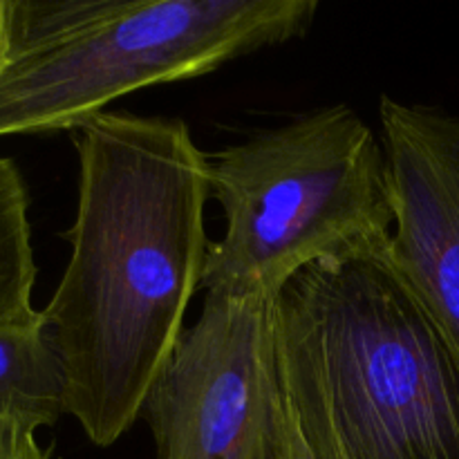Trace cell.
I'll return each instance as SVG.
<instances>
[{
	"label": "cell",
	"instance_id": "6da1fadb",
	"mask_svg": "<svg viewBox=\"0 0 459 459\" xmlns=\"http://www.w3.org/2000/svg\"><path fill=\"white\" fill-rule=\"evenodd\" d=\"M72 254L43 309L67 415L108 448L142 415L202 287L209 155L179 117L103 112L74 130Z\"/></svg>",
	"mask_w": 459,
	"mask_h": 459
},
{
	"label": "cell",
	"instance_id": "8992f818",
	"mask_svg": "<svg viewBox=\"0 0 459 459\" xmlns=\"http://www.w3.org/2000/svg\"><path fill=\"white\" fill-rule=\"evenodd\" d=\"M394 229L388 255L459 354V117L379 101Z\"/></svg>",
	"mask_w": 459,
	"mask_h": 459
},
{
	"label": "cell",
	"instance_id": "9c48e42d",
	"mask_svg": "<svg viewBox=\"0 0 459 459\" xmlns=\"http://www.w3.org/2000/svg\"><path fill=\"white\" fill-rule=\"evenodd\" d=\"M0 459H49V451H43L36 442V429L0 417Z\"/></svg>",
	"mask_w": 459,
	"mask_h": 459
},
{
	"label": "cell",
	"instance_id": "7c38bea8",
	"mask_svg": "<svg viewBox=\"0 0 459 459\" xmlns=\"http://www.w3.org/2000/svg\"><path fill=\"white\" fill-rule=\"evenodd\" d=\"M269 459H281V442H278V448L272 453V455H269Z\"/></svg>",
	"mask_w": 459,
	"mask_h": 459
},
{
	"label": "cell",
	"instance_id": "ba28073f",
	"mask_svg": "<svg viewBox=\"0 0 459 459\" xmlns=\"http://www.w3.org/2000/svg\"><path fill=\"white\" fill-rule=\"evenodd\" d=\"M27 186L0 195V323L31 316L36 282Z\"/></svg>",
	"mask_w": 459,
	"mask_h": 459
},
{
	"label": "cell",
	"instance_id": "30bf717a",
	"mask_svg": "<svg viewBox=\"0 0 459 459\" xmlns=\"http://www.w3.org/2000/svg\"><path fill=\"white\" fill-rule=\"evenodd\" d=\"M281 459H334L325 448H321L316 442L300 433L294 417L285 408V402H282L281 417Z\"/></svg>",
	"mask_w": 459,
	"mask_h": 459
},
{
	"label": "cell",
	"instance_id": "277c9868",
	"mask_svg": "<svg viewBox=\"0 0 459 459\" xmlns=\"http://www.w3.org/2000/svg\"><path fill=\"white\" fill-rule=\"evenodd\" d=\"M224 236L206 294L281 296L303 269L388 251L394 229L384 143L345 103L318 108L209 155Z\"/></svg>",
	"mask_w": 459,
	"mask_h": 459
},
{
	"label": "cell",
	"instance_id": "52a82bcc",
	"mask_svg": "<svg viewBox=\"0 0 459 459\" xmlns=\"http://www.w3.org/2000/svg\"><path fill=\"white\" fill-rule=\"evenodd\" d=\"M67 415L65 370L40 312L0 323V417L39 430Z\"/></svg>",
	"mask_w": 459,
	"mask_h": 459
},
{
	"label": "cell",
	"instance_id": "5b68a950",
	"mask_svg": "<svg viewBox=\"0 0 459 459\" xmlns=\"http://www.w3.org/2000/svg\"><path fill=\"white\" fill-rule=\"evenodd\" d=\"M278 296L206 294L142 406L157 459H269L281 442Z\"/></svg>",
	"mask_w": 459,
	"mask_h": 459
},
{
	"label": "cell",
	"instance_id": "7a4b0ae2",
	"mask_svg": "<svg viewBox=\"0 0 459 459\" xmlns=\"http://www.w3.org/2000/svg\"><path fill=\"white\" fill-rule=\"evenodd\" d=\"M276 316L305 437L334 459H459V354L388 251L303 269Z\"/></svg>",
	"mask_w": 459,
	"mask_h": 459
},
{
	"label": "cell",
	"instance_id": "8fae6325",
	"mask_svg": "<svg viewBox=\"0 0 459 459\" xmlns=\"http://www.w3.org/2000/svg\"><path fill=\"white\" fill-rule=\"evenodd\" d=\"M22 186H25V179H22L18 166L12 160H7V157H0V195Z\"/></svg>",
	"mask_w": 459,
	"mask_h": 459
},
{
	"label": "cell",
	"instance_id": "3957f363",
	"mask_svg": "<svg viewBox=\"0 0 459 459\" xmlns=\"http://www.w3.org/2000/svg\"><path fill=\"white\" fill-rule=\"evenodd\" d=\"M316 0H0V137L79 130L117 99L300 39Z\"/></svg>",
	"mask_w": 459,
	"mask_h": 459
}]
</instances>
